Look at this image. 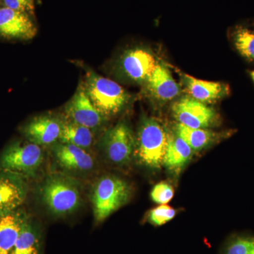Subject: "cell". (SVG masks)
I'll return each instance as SVG.
<instances>
[{
  "mask_svg": "<svg viewBox=\"0 0 254 254\" xmlns=\"http://www.w3.org/2000/svg\"><path fill=\"white\" fill-rule=\"evenodd\" d=\"M39 194L42 203L55 216L74 213L82 203L79 182L66 174L49 175L40 186Z\"/></svg>",
  "mask_w": 254,
  "mask_h": 254,
  "instance_id": "6da1fadb",
  "label": "cell"
},
{
  "mask_svg": "<svg viewBox=\"0 0 254 254\" xmlns=\"http://www.w3.org/2000/svg\"><path fill=\"white\" fill-rule=\"evenodd\" d=\"M131 193V187L123 179L114 175L100 177L92 190L95 220L99 222L104 221L128 203Z\"/></svg>",
  "mask_w": 254,
  "mask_h": 254,
  "instance_id": "7a4b0ae2",
  "label": "cell"
},
{
  "mask_svg": "<svg viewBox=\"0 0 254 254\" xmlns=\"http://www.w3.org/2000/svg\"><path fill=\"white\" fill-rule=\"evenodd\" d=\"M83 86L95 108L105 118L120 113L129 99L128 93L118 83L91 70L86 72Z\"/></svg>",
  "mask_w": 254,
  "mask_h": 254,
  "instance_id": "3957f363",
  "label": "cell"
},
{
  "mask_svg": "<svg viewBox=\"0 0 254 254\" xmlns=\"http://www.w3.org/2000/svg\"><path fill=\"white\" fill-rule=\"evenodd\" d=\"M169 136L165 127L158 120H143L138 128L135 145L134 155L138 161L148 168H160L163 165Z\"/></svg>",
  "mask_w": 254,
  "mask_h": 254,
  "instance_id": "277c9868",
  "label": "cell"
},
{
  "mask_svg": "<svg viewBox=\"0 0 254 254\" xmlns=\"http://www.w3.org/2000/svg\"><path fill=\"white\" fill-rule=\"evenodd\" d=\"M44 159L40 145L31 142H17L5 149L0 164L10 173L33 176L41 166Z\"/></svg>",
  "mask_w": 254,
  "mask_h": 254,
  "instance_id": "5b68a950",
  "label": "cell"
},
{
  "mask_svg": "<svg viewBox=\"0 0 254 254\" xmlns=\"http://www.w3.org/2000/svg\"><path fill=\"white\" fill-rule=\"evenodd\" d=\"M102 145L111 163L123 166L129 163L134 155L136 139L128 125L120 123L105 132Z\"/></svg>",
  "mask_w": 254,
  "mask_h": 254,
  "instance_id": "8992f818",
  "label": "cell"
},
{
  "mask_svg": "<svg viewBox=\"0 0 254 254\" xmlns=\"http://www.w3.org/2000/svg\"><path fill=\"white\" fill-rule=\"evenodd\" d=\"M179 124L192 128H204L213 123L215 112L204 103L190 98H184L173 106Z\"/></svg>",
  "mask_w": 254,
  "mask_h": 254,
  "instance_id": "52a82bcc",
  "label": "cell"
},
{
  "mask_svg": "<svg viewBox=\"0 0 254 254\" xmlns=\"http://www.w3.org/2000/svg\"><path fill=\"white\" fill-rule=\"evenodd\" d=\"M65 113L69 121L91 129L99 127L105 119L95 108L83 86H79L69 100L65 108Z\"/></svg>",
  "mask_w": 254,
  "mask_h": 254,
  "instance_id": "ba28073f",
  "label": "cell"
},
{
  "mask_svg": "<svg viewBox=\"0 0 254 254\" xmlns=\"http://www.w3.org/2000/svg\"><path fill=\"white\" fill-rule=\"evenodd\" d=\"M37 34L33 16L0 6V36L15 39L31 40Z\"/></svg>",
  "mask_w": 254,
  "mask_h": 254,
  "instance_id": "9c48e42d",
  "label": "cell"
},
{
  "mask_svg": "<svg viewBox=\"0 0 254 254\" xmlns=\"http://www.w3.org/2000/svg\"><path fill=\"white\" fill-rule=\"evenodd\" d=\"M158 62L149 50L134 48L127 51L121 59V68L127 78L144 83L154 71Z\"/></svg>",
  "mask_w": 254,
  "mask_h": 254,
  "instance_id": "30bf717a",
  "label": "cell"
},
{
  "mask_svg": "<svg viewBox=\"0 0 254 254\" xmlns=\"http://www.w3.org/2000/svg\"><path fill=\"white\" fill-rule=\"evenodd\" d=\"M63 123L50 115H41L33 118L23 128V133L28 141L35 144H53L59 140Z\"/></svg>",
  "mask_w": 254,
  "mask_h": 254,
  "instance_id": "8fae6325",
  "label": "cell"
},
{
  "mask_svg": "<svg viewBox=\"0 0 254 254\" xmlns=\"http://www.w3.org/2000/svg\"><path fill=\"white\" fill-rule=\"evenodd\" d=\"M57 162L69 171L84 173L94 168L95 162L86 149L68 143H58L53 148Z\"/></svg>",
  "mask_w": 254,
  "mask_h": 254,
  "instance_id": "7c38bea8",
  "label": "cell"
},
{
  "mask_svg": "<svg viewBox=\"0 0 254 254\" xmlns=\"http://www.w3.org/2000/svg\"><path fill=\"white\" fill-rule=\"evenodd\" d=\"M27 188L24 182L11 175H0V212L7 214L26 199Z\"/></svg>",
  "mask_w": 254,
  "mask_h": 254,
  "instance_id": "4fadbf2b",
  "label": "cell"
},
{
  "mask_svg": "<svg viewBox=\"0 0 254 254\" xmlns=\"http://www.w3.org/2000/svg\"><path fill=\"white\" fill-rule=\"evenodd\" d=\"M145 83L153 97L162 101L173 100L180 93L179 85L170 70L162 63H158Z\"/></svg>",
  "mask_w": 254,
  "mask_h": 254,
  "instance_id": "5bb4252c",
  "label": "cell"
},
{
  "mask_svg": "<svg viewBox=\"0 0 254 254\" xmlns=\"http://www.w3.org/2000/svg\"><path fill=\"white\" fill-rule=\"evenodd\" d=\"M183 81L192 98L201 103L220 99L230 91L224 83L203 81L187 74L184 75Z\"/></svg>",
  "mask_w": 254,
  "mask_h": 254,
  "instance_id": "9a60e30c",
  "label": "cell"
},
{
  "mask_svg": "<svg viewBox=\"0 0 254 254\" xmlns=\"http://www.w3.org/2000/svg\"><path fill=\"white\" fill-rule=\"evenodd\" d=\"M27 219L19 213L0 216V254H10Z\"/></svg>",
  "mask_w": 254,
  "mask_h": 254,
  "instance_id": "2e32d148",
  "label": "cell"
},
{
  "mask_svg": "<svg viewBox=\"0 0 254 254\" xmlns=\"http://www.w3.org/2000/svg\"><path fill=\"white\" fill-rule=\"evenodd\" d=\"M192 153L193 150L177 133L176 135L169 136L163 165L174 173L181 171L190 161Z\"/></svg>",
  "mask_w": 254,
  "mask_h": 254,
  "instance_id": "e0dca14e",
  "label": "cell"
},
{
  "mask_svg": "<svg viewBox=\"0 0 254 254\" xmlns=\"http://www.w3.org/2000/svg\"><path fill=\"white\" fill-rule=\"evenodd\" d=\"M59 141L86 149L93 144V133L91 128L68 121L63 123Z\"/></svg>",
  "mask_w": 254,
  "mask_h": 254,
  "instance_id": "ac0fdd59",
  "label": "cell"
},
{
  "mask_svg": "<svg viewBox=\"0 0 254 254\" xmlns=\"http://www.w3.org/2000/svg\"><path fill=\"white\" fill-rule=\"evenodd\" d=\"M10 254H41V237L38 230L26 221Z\"/></svg>",
  "mask_w": 254,
  "mask_h": 254,
  "instance_id": "d6986e66",
  "label": "cell"
},
{
  "mask_svg": "<svg viewBox=\"0 0 254 254\" xmlns=\"http://www.w3.org/2000/svg\"><path fill=\"white\" fill-rule=\"evenodd\" d=\"M176 133L187 142L190 148L194 151H199L218 138L220 134L214 133L204 128H192L178 124Z\"/></svg>",
  "mask_w": 254,
  "mask_h": 254,
  "instance_id": "ffe728a7",
  "label": "cell"
},
{
  "mask_svg": "<svg viewBox=\"0 0 254 254\" xmlns=\"http://www.w3.org/2000/svg\"><path fill=\"white\" fill-rule=\"evenodd\" d=\"M239 53L249 61L254 62V31L244 26L235 28L232 34Z\"/></svg>",
  "mask_w": 254,
  "mask_h": 254,
  "instance_id": "44dd1931",
  "label": "cell"
},
{
  "mask_svg": "<svg viewBox=\"0 0 254 254\" xmlns=\"http://www.w3.org/2000/svg\"><path fill=\"white\" fill-rule=\"evenodd\" d=\"M224 254H254V237L237 235L227 242Z\"/></svg>",
  "mask_w": 254,
  "mask_h": 254,
  "instance_id": "7402d4cb",
  "label": "cell"
},
{
  "mask_svg": "<svg viewBox=\"0 0 254 254\" xmlns=\"http://www.w3.org/2000/svg\"><path fill=\"white\" fill-rule=\"evenodd\" d=\"M176 215V210L171 206L160 205L151 209L147 215V220L155 226H162L171 221Z\"/></svg>",
  "mask_w": 254,
  "mask_h": 254,
  "instance_id": "603a6c76",
  "label": "cell"
},
{
  "mask_svg": "<svg viewBox=\"0 0 254 254\" xmlns=\"http://www.w3.org/2000/svg\"><path fill=\"white\" fill-rule=\"evenodd\" d=\"M175 190L167 182H160L153 187L150 197L153 202L160 205H165L173 199Z\"/></svg>",
  "mask_w": 254,
  "mask_h": 254,
  "instance_id": "cb8c5ba5",
  "label": "cell"
},
{
  "mask_svg": "<svg viewBox=\"0 0 254 254\" xmlns=\"http://www.w3.org/2000/svg\"><path fill=\"white\" fill-rule=\"evenodd\" d=\"M0 6L34 16L35 0H0Z\"/></svg>",
  "mask_w": 254,
  "mask_h": 254,
  "instance_id": "d4e9b609",
  "label": "cell"
},
{
  "mask_svg": "<svg viewBox=\"0 0 254 254\" xmlns=\"http://www.w3.org/2000/svg\"><path fill=\"white\" fill-rule=\"evenodd\" d=\"M251 76H252V79L254 81V71L251 73Z\"/></svg>",
  "mask_w": 254,
  "mask_h": 254,
  "instance_id": "484cf974",
  "label": "cell"
},
{
  "mask_svg": "<svg viewBox=\"0 0 254 254\" xmlns=\"http://www.w3.org/2000/svg\"><path fill=\"white\" fill-rule=\"evenodd\" d=\"M5 215V214H3L2 213H1V212H0V216H1V215Z\"/></svg>",
  "mask_w": 254,
  "mask_h": 254,
  "instance_id": "4316f807",
  "label": "cell"
}]
</instances>
